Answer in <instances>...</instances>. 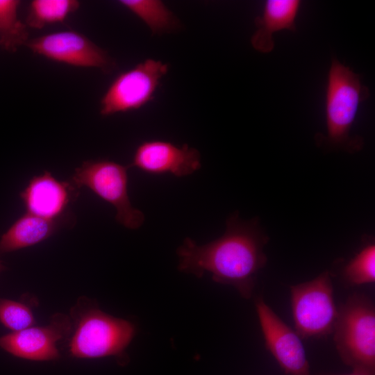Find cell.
Masks as SVG:
<instances>
[{"mask_svg":"<svg viewBox=\"0 0 375 375\" xmlns=\"http://www.w3.org/2000/svg\"><path fill=\"white\" fill-rule=\"evenodd\" d=\"M80 7L77 0H33L27 10V26L41 29L46 26L62 23Z\"/></svg>","mask_w":375,"mask_h":375,"instance_id":"2e32d148","label":"cell"},{"mask_svg":"<svg viewBox=\"0 0 375 375\" xmlns=\"http://www.w3.org/2000/svg\"><path fill=\"white\" fill-rule=\"evenodd\" d=\"M169 69L161 60L147 58L120 73L102 96L99 113L103 117L140 109L154 96Z\"/></svg>","mask_w":375,"mask_h":375,"instance_id":"52a82bcc","label":"cell"},{"mask_svg":"<svg viewBox=\"0 0 375 375\" xmlns=\"http://www.w3.org/2000/svg\"><path fill=\"white\" fill-rule=\"evenodd\" d=\"M290 301L295 331L301 339L333 333L338 309L328 271L311 281L291 285Z\"/></svg>","mask_w":375,"mask_h":375,"instance_id":"8992f818","label":"cell"},{"mask_svg":"<svg viewBox=\"0 0 375 375\" xmlns=\"http://www.w3.org/2000/svg\"><path fill=\"white\" fill-rule=\"evenodd\" d=\"M3 269H4V267H3V265H2V263H1V260H0V272H1L2 270H3Z\"/></svg>","mask_w":375,"mask_h":375,"instance_id":"44dd1931","label":"cell"},{"mask_svg":"<svg viewBox=\"0 0 375 375\" xmlns=\"http://www.w3.org/2000/svg\"><path fill=\"white\" fill-rule=\"evenodd\" d=\"M226 224L222 236L203 245L186 238L176 250L178 269L199 278L209 272L215 282L232 285L242 297L249 299L257 275L267 261L263 248L269 238L256 217L243 220L238 211Z\"/></svg>","mask_w":375,"mask_h":375,"instance_id":"6da1fadb","label":"cell"},{"mask_svg":"<svg viewBox=\"0 0 375 375\" xmlns=\"http://www.w3.org/2000/svg\"><path fill=\"white\" fill-rule=\"evenodd\" d=\"M0 321L13 332L26 329L35 323L31 310L26 305L1 298Z\"/></svg>","mask_w":375,"mask_h":375,"instance_id":"d6986e66","label":"cell"},{"mask_svg":"<svg viewBox=\"0 0 375 375\" xmlns=\"http://www.w3.org/2000/svg\"><path fill=\"white\" fill-rule=\"evenodd\" d=\"M201 166L197 149L188 144L180 147L168 141L153 140L138 145L128 167L150 174H171L182 177L194 173Z\"/></svg>","mask_w":375,"mask_h":375,"instance_id":"8fae6325","label":"cell"},{"mask_svg":"<svg viewBox=\"0 0 375 375\" xmlns=\"http://www.w3.org/2000/svg\"><path fill=\"white\" fill-rule=\"evenodd\" d=\"M299 0H267L262 14L255 18L256 31L251 44L256 51L267 53L274 47L273 34L283 30L296 31V18L301 7Z\"/></svg>","mask_w":375,"mask_h":375,"instance_id":"4fadbf2b","label":"cell"},{"mask_svg":"<svg viewBox=\"0 0 375 375\" xmlns=\"http://www.w3.org/2000/svg\"><path fill=\"white\" fill-rule=\"evenodd\" d=\"M333 340L342 362L353 372L375 375V306L363 293L350 295L340 306Z\"/></svg>","mask_w":375,"mask_h":375,"instance_id":"3957f363","label":"cell"},{"mask_svg":"<svg viewBox=\"0 0 375 375\" xmlns=\"http://www.w3.org/2000/svg\"><path fill=\"white\" fill-rule=\"evenodd\" d=\"M266 349L285 375H310L301 338L266 303L262 297L254 301Z\"/></svg>","mask_w":375,"mask_h":375,"instance_id":"9c48e42d","label":"cell"},{"mask_svg":"<svg viewBox=\"0 0 375 375\" xmlns=\"http://www.w3.org/2000/svg\"><path fill=\"white\" fill-rule=\"evenodd\" d=\"M128 167L106 160H87L76 169L71 183L86 187L116 209V221L129 229L140 228L144 215L134 208L128 194Z\"/></svg>","mask_w":375,"mask_h":375,"instance_id":"5b68a950","label":"cell"},{"mask_svg":"<svg viewBox=\"0 0 375 375\" xmlns=\"http://www.w3.org/2000/svg\"><path fill=\"white\" fill-rule=\"evenodd\" d=\"M119 3L140 19L153 34L162 35L178 30L176 16L159 0H120Z\"/></svg>","mask_w":375,"mask_h":375,"instance_id":"9a60e30c","label":"cell"},{"mask_svg":"<svg viewBox=\"0 0 375 375\" xmlns=\"http://www.w3.org/2000/svg\"><path fill=\"white\" fill-rule=\"evenodd\" d=\"M370 95L360 76L336 58L331 59L325 92L326 135L321 143L354 153L363 146L360 136L350 134L361 103Z\"/></svg>","mask_w":375,"mask_h":375,"instance_id":"7a4b0ae2","label":"cell"},{"mask_svg":"<svg viewBox=\"0 0 375 375\" xmlns=\"http://www.w3.org/2000/svg\"><path fill=\"white\" fill-rule=\"evenodd\" d=\"M58 219H45L27 212L1 236L0 253L37 244L52 235L60 225Z\"/></svg>","mask_w":375,"mask_h":375,"instance_id":"5bb4252c","label":"cell"},{"mask_svg":"<svg viewBox=\"0 0 375 375\" xmlns=\"http://www.w3.org/2000/svg\"><path fill=\"white\" fill-rule=\"evenodd\" d=\"M72 312L69 351L76 358L122 356L136 333L132 322L108 315L94 305L77 304Z\"/></svg>","mask_w":375,"mask_h":375,"instance_id":"277c9868","label":"cell"},{"mask_svg":"<svg viewBox=\"0 0 375 375\" xmlns=\"http://www.w3.org/2000/svg\"><path fill=\"white\" fill-rule=\"evenodd\" d=\"M25 46L35 54L74 67L97 68L106 74L111 73L117 67L115 60L106 51L74 30L29 39Z\"/></svg>","mask_w":375,"mask_h":375,"instance_id":"ba28073f","label":"cell"},{"mask_svg":"<svg viewBox=\"0 0 375 375\" xmlns=\"http://www.w3.org/2000/svg\"><path fill=\"white\" fill-rule=\"evenodd\" d=\"M326 375H369V374L356 372H352L351 374H326Z\"/></svg>","mask_w":375,"mask_h":375,"instance_id":"ffe728a7","label":"cell"},{"mask_svg":"<svg viewBox=\"0 0 375 375\" xmlns=\"http://www.w3.org/2000/svg\"><path fill=\"white\" fill-rule=\"evenodd\" d=\"M345 281L350 285H360L375 282V244L365 245L345 265L342 272Z\"/></svg>","mask_w":375,"mask_h":375,"instance_id":"ac0fdd59","label":"cell"},{"mask_svg":"<svg viewBox=\"0 0 375 375\" xmlns=\"http://www.w3.org/2000/svg\"><path fill=\"white\" fill-rule=\"evenodd\" d=\"M19 0H0V46L14 53L29 40L26 23L18 17Z\"/></svg>","mask_w":375,"mask_h":375,"instance_id":"e0dca14e","label":"cell"},{"mask_svg":"<svg viewBox=\"0 0 375 375\" xmlns=\"http://www.w3.org/2000/svg\"><path fill=\"white\" fill-rule=\"evenodd\" d=\"M74 186L56 179L49 172L33 176L20 193L27 212L58 219L74 197Z\"/></svg>","mask_w":375,"mask_h":375,"instance_id":"7c38bea8","label":"cell"},{"mask_svg":"<svg viewBox=\"0 0 375 375\" xmlns=\"http://www.w3.org/2000/svg\"><path fill=\"white\" fill-rule=\"evenodd\" d=\"M71 330L69 317L56 314L47 326H31L0 337V347L21 358L53 360L60 356L57 344L67 337Z\"/></svg>","mask_w":375,"mask_h":375,"instance_id":"30bf717a","label":"cell"}]
</instances>
